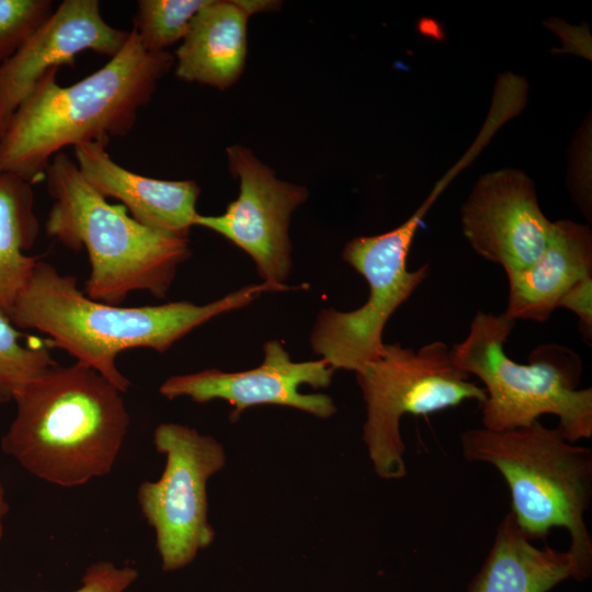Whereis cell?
Masks as SVG:
<instances>
[{
    "instance_id": "1",
    "label": "cell",
    "mask_w": 592,
    "mask_h": 592,
    "mask_svg": "<svg viewBox=\"0 0 592 592\" xmlns=\"http://www.w3.org/2000/svg\"><path fill=\"white\" fill-rule=\"evenodd\" d=\"M173 65L169 52H147L132 30L116 56L78 82L59 86V68H52L0 137V174L13 173L35 185L64 148L107 146L112 138L128 135Z\"/></svg>"
},
{
    "instance_id": "2",
    "label": "cell",
    "mask_w": 592,
    "mask_h": 592,
    "mask_svg": "<svg viewBox=\"0 0 592 592\" xmlns=\"http://www.w3.org/2000/svg\"><path fill=\"white\" fill-rule=\"evenodd\" d=\"M264 292L275 291L262 282L204 305L179 300L123 307L91 299L75 276L39 259L9 317L16 328L47 334L53 345L124 394L130 382L118 369L121 352L141 348L163 353L195 328L249 305Z\"/></svg>"
},
{
    "instance_id": "3",
    "label": "cell",
    "mask_w": 592,
    "mask_h": 592,
    "mask_svg": "<svg viewBox=\"0 0 592 592\" xmlns=\"http://www.w3.org/2000/svg\"><path fill=\"white\" fill-rule=\"evenodd\" d=\"M122 394L94 369L54 365L13 401L1 449L33 476L65 488L109 475L128 432Z\"/></svg>"
},
{
    "instance_id": "4",
    "label": "cell",
    "mask_w": 592,
    "mask_h": 592,
    "mask_svg": "<svg viewBox=\"0 0 592 592\" xmlns=\"http://www.w3.org/2000/svg\"><path fill=\"white\" fill-rule=\"evenodd\" d=\"M45 181L53 200L45 231L68 249L87 251L88 297L112 305L136 291L166 297L179 266L191 255L189 237L150 229L123 205L110 204L64 152L52 159Z\"/></svg>"
},
{
    "instance_id": "5",
    "label": "cell",
    "mask_w": 592,
    "mask_h": 592,
    "mask_svg": "<svg viewBox=\"0 0 592 592\" xmlns=\"http://www.w3.org/2000/svg\"><path fill=\"white\" fill-rule=\"evenodd\" d=\"M460 448L466 460L489 464L502 475L510 513L528 539H544L555 527L569 533L572 579L587 580L592 571V538L584 521L592 498V451L539 421L501 431L466 430Z\"/></svg>"
},
{
    "instance_id": "6",
    "label": "cell",
    "mask_w": 592,
    "mask_h": 592,
    "mask_svg": "<svg viewBox=\"0 0 592 592\" xmlns=\"http://www.w3.org/2000/svg\"><path fill=\"white\" fill-rule=\"evenodd\" d=\"M514 325L504 312L478 311L466 338L451 348L455 366L483 384L482 428L527 426L542 414H555L566 440L590 439L592 389L579 388L580 356L569 348L547 343L532 351L527 364L516 363L504 351Z\"/></svg>"
},
{
    "instance_id": "7",
    "label": "cell",
    "mask_w": 592,
    "mask_h": 592,
    "mask_svg": "<svg viewBox=\"0 0 592 592\" xmlns=\"http://www.w3.org/2000/svg\"><path fill=\"white\" fill-rule=\"evenodd\" d=\"M366 406L363 441L374 470L383 479L406 476L400 420L486 400L483 387L455 366L451 348L433 341L419 350L386 344L382 355L355 373Z\"/></svg>"
},
{
    "instance_id": "8",
    "label": "cell",
    "mask_w": 592,
    "mask_h": 592,
    "mask_svg": "<svg viewBox=\"0 0 592 592\" xmlns=\"http://www.w3.org/2000/svg\"><path fill=\"white\" fill-rule=\"evenodd\" d=\"M448 182V177L440 180L423 204L398 227L355 237L345 244L342 259L365 278L369 292L367 300L354 310L326 308L316 318L311 349L333 369L356 373L382 355L387 321L430 273L429 264L410 271L407 259L424 215Z\"/></svg>"
},
{
    "instance_id": "9",
    "label": "cell",
    "mask_w": 592,
    "mask_h": 592,
    "mask_svg": "<svg viewBox=\"0 0 592 592\" xmlns=\"http://www.w3.org/2000/svg\"><path fill=\"white\" fill-rule=\"evenodd\" d=\"M166 466L156 481L137 490L140 511L153 528L164 571L191 563L215 538L208 522L207 481L226 465L223 445L209 435L179 423H161L153 432Z\"/></svg>"
},
{
    "instance_id": "10",
    "label": "cell",
    "mask_w": 592,
    "mask_h": 592,
    "mask_svg": "<svg viewBox=\"0 0 592 592\" xmlns=\"http://www.w3.org/2000/svg\"><path fill=\"white\" fill-rule=\"evenodd\" d=\"M228 166L239 180V195L217 216L198 214L195 226L225 237L254 261L259 275L275 292L286 291L292 269L289 219L307 200V190L275 177L251 150L227 149Z\"/></svg>"
},
{
    "instance_id": "11",
    "label": "cell",
    "mask_w": 592,
    "mask_h": 592,
    "mask_svg": "<svg viewBox=\"0 0 592 592\" xmlns=\"http://www.w3.org/2000/svg\"><path fill=\"white\" fill-rule=\"evenodd\" d=\"M263 362L242 372H223L217 368L174 375L167 378L159 392L167 399L189 397L204 403L214 399L229 402L234 410L231 421L250 407L277 405L301 410L327 419L335 411L333 400L325 394H301L299 386L325 388L331 384L333 369L327 361L294 362L284 345L270 340L263 345Z\"/></svg>"
},
{
    "instance_id": "12",
    "label": "cell",
    "mask_w": 592,
    "mask_h": 592,
    "mask_svg": "<svg viewBox=\"0 0 592 592\" xmlns=\"http://www.w3.org/2000/svg\"><path fill=\"white\" fill-rule=\"evenodd\" d=\"M555 227L542 212L533 181L502 169L481 177L462 206V228L471 248L504 271L534 263Z\"/></svg>"
},
{
    "instance_id": "13",
    "label": "cell",
    "mask_w": 592,
    "mask_h": 592,
    "mask_svg": "<svg viewBox=\"0 0 592 592\" xmlns=\"http://www.w3.org/2000/svg\"><path fill=\"white\" fill-rule=\"evenodd\" d=\"M130 31L110 25L98 0H64L50 18L0 64V137L39 79L52 68L73 67L91 50L110 59L125 46Z\"/></svg>"
},
{
    "instance_id": "14",
    "label": "cell",
    "mask_w": 592,
    "mask_h": 592,
    "mask_svg": "<svg viewBox=\"0 0 592 592\" xmlns=\"http://www.w3.org/2000/svg\"><path fill=\"white\" fill-rule=\"evenodd\" d=\"M73 151L81 174L103 197L119 201L136 221L150 229L189 237L198 216L201 189L195 181L140 175L115 162L99 143L76 146Z\"/></svg>"
},
{
    "instance_id": "15",
    "label": "cell",
    "mask_w": 592,
    "mask_h": 592,
    "mask_svg": "<svg viewBox=\"0 0 592 592\" xmlns=\"http://www.w3.org/2000/svg\"><path fill=\"white\" fill-rule=\"evenodd\" d=\"M277 7L269 0H209L175 52V76L220 90L230 87L244 68L249 16Z\"/></svg>"
},
{
    "instance_id": "16",
    "label": "cell",
    "mask_w": 592,
    "mask_h": 592,
    "mask_svg": "<svg viewBox=\"0 0 592 592\" xmlns=\"http://www.w3.org/2000/svg\"><path fill=\"white\" fill-rule=\"evenodd\" d=\"M505 273L509 295L503 312L514 321L546 322L570 287L592 275V232L572 220L555 221L538 259Z\"/></svg>"
},
{
    "instance_id": "17",
    "label": "cell",
    "mask_w": 592,
    "mask_h": 592,
    "mask_svg": "<svg viewBox=\"0 0 592 592\" xmlns=\"http://www.w3.org/2000/svg\"><path fill=\"white\" fill-rule=\"evenodd\" d=\"M572 576L569 553L548 545L537 547L509 512L467 592H548Z\"/></svg>"
},
{
    "instance_id": "18",
    "label": "cell",
    "mask_w": 592,
    "mask_h": 592,
    "mask_svg": "<svg viewBox=\"0 0 592 592\" xmlns=\"http://www.w3.org/2000/svg\"><path fill=\"white\" fill-rule=\"evenodd\" d=\"M33 184L0 174V306L9 315L39 260L27 254L38 237Z\"/></svg>"
},
{
    "instance_id": "19",
    "label": "cell",
    "mask_w": 592,
    "mask_h": 592,
    "mask_svg": "<svg viewBox=\"0 0 592 592\" xmlns=\"http://www.w3.org/2000/svg\"><path fill=\"white\" fill-rule=\"evenodd\" d=\"M209 0H139L133 31L150 53L167 52L183 41L193 19Z\"/></svg>"
},
{
    "instance_id": "20",
    "label": "cell",
    "mask_w": 592,
    "mask_h": 592,
    "mask_svg": "<svg viewBox=\"0 0 592 592\" xmlns=\"http://www.w3.org/2000/svg\"><path fill=\"white\" fill-rule=\"evenodd\" d=\"M22 337L0 306V403L12 401L29 382L57 364L46 346L23 344Z\"/></svg>"
},
{
    "instance_id": "21",
    "label": "cell",
    "mask_w": 592,
    "mask_h": 592,
    "mask_svg": "<svg viewBox=\"0 0 592 592\" xmlns=\"http://www.w3.org/2000/svg\"><path fill=\"white\" fill-rule=\"evenodd\" d=\"M53 3L52 0H0V64L50 18Z\"/></svg>"
},
{
    "instance_id": "22",
    "label": "cell",
    "mask_w": 592,
    "mask_h": 592,
    "mask_svg": "<svg viewBox=\"0 0 592 592\" xmlns=\"http://www.w3.org/2000/svg\"><path fill=\"white\" fill-rule=\"evenodd\" d=\"M137 578L138 571L134 567H117L100 560L87 568L80 587L71 592H125Z\"/></svg>"
},
{
    "instance_id": "23",
    "label": "cell",
    "mask_w": 592,
    "mask_h": 592,
    "mask_svg": "<svg viewBox=\"0 0 592 592\" xmlns=\"http://www.w3.org/2000/svg\"><path fill=\"white\" fill-rule=\"evenodd\" d=\"M592 275L577 282L562 296L558 307H563L576 314L580 321V328L587 339L592 333Z\"/></svg>"
},
{
    "instance_id": "24",
    "label": "cell",
    "mask_w": 592,
    "mask_h": 592,
    "mask_svg": "<svg viewBox=\"0 0 592 592\" xmlns=\"http://www.w3.org/2000/svg\"><path fill=\"white\" fill-rule=\"evenodd\" d=\"M9 512V504L5 499L4 489L0 482V540L4 534V517Z\"/></svg>"
}]
</instances>
